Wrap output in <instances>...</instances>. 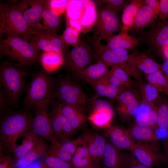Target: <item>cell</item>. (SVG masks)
I'll use <instances>...</instances> for the list:
<instances>
[{"label":"cell","mask_w":168,"mask_h":168,"mask_svg":"<svg viewBox=\"0 0 168 168\" xmlns=\"http://www.w3.org/2000/svg\"><path fill=\"white\" fill-rule=\"evenodd\" d=\"M32 119L26 113L14 112L6 115L0 123V145L13 153L18 138L31 129Z\"/></svg>","instance_id":"obj_1"},{"label":"cell","mask_w":168,"mask_h":168,"mask_svg":"<svg viewBox=\"0 0 168 168\" xmlns=\"http://www.w3.org/2000/svg\"><path fill=\"white\" fill-rule=\"evenodd\" d=\"M1 54L18 62L22 67L33 63L39 51L32 44L16 35H7L1 44Z\"/></svg>","instance_id":"obj_2"},{"label":"cell","mask_w":168,"mask_h":168,"mask_svg":"<svg viewBox=\"0 0 168 168\" xmlns=\"http://www.w3.org/2000/svg\"><path fill=\"white\" fill-rule=\"evenodd\" d=\"M0 30L7 35H19L28 41L31 30L17 5L1 3Z\"/></svg>","instance_id":"obj_3"},{"label":"cell","mask_w":168,"mask_h":168,"mask_svg":"<svg viewBox=\"0 0 168 168\" xmlns=\"http://www.w3.org/2000/svg\"><path fill=\"white\" fill-rule=\"evenodd\" d=\"M0 76L1 82L8 99L16 104L24 86L26 71L21 66L6 63L1 66Z\"/></svg>","instance_id":"obj_4"},{"label":"cell","mask_w":168,"mask_h":168,"mask_svg":"<svg viewBox=\"0 0 168 168\" xmlns=\"http://www.w3.org/2000/svg\"><path fill=\"white\" fill-rule=\"evenodd\" d=\"M54 91L53 82L51 77L45 73H38L27 86L24 105L29 108L46 101L51 102Z\"/></svg>","instance_id":"obj_5"},{"label":"cell","mask_w":168,"mask_h":168,"mask_svg":"<svg viewBox=\"0 0 168 168\" xmlns=\"http://www.w3.org/2000/svg\"><path fill=\"white\" fill-rule=\"evenodd\" d=\"M136 37L140 44L147 45L150 52H160L168 44V19L161 20L157 17L148 30L139 33Z\"/></svg>","instance_id":"obj_6"},{"label":"cell","mask_w":168,"mask_h":168,"mask_svg":"<svg viewBox=\"0 0 168 168\" xmlns=\"http://www.w3.org/2000/svg\"><path fill=\"white\" fill-rule=\"evenodd\" d=\"M98 9L93 29L94 36L107 42L121 27L120 22L117 14L113 10L101 5Z\"/></svg>","instance_id":"obj_7"},{"label":"cell","mask_w":168,"mask_h":168,"mask_svg":"<svg viewBox=\"0 0 168 168\" xmlns=\"http://www.w3.org/2000/svg\"><path fill=\"white\" fill-rule=\"evenodd\" d=\"M55 98L59 102L73 105L82 111L87 105L86 97L81 87L68 79L61 80L54 90L51 101Z\"/></svg>","instance_id":"obj_8"},{"label":"cell","mask_w":168,"mask_h":168,"mask_svg":"<svg viewBox=\"0 0 168 168\" xmlns=\"http://www.w3.org/2000/svg\"><path fill=\"white\" fill-rule=\"evenodd\" d=\"M28 41L39 50L62 53L66 46L56 31L33 29L28 38Z\"/></svg>","instance_id":"obj_9"},{"label":"cell","mask_w":168,"mask_h":168,"mask_svg":"<svg viewBox=\"0 0 168 168\" xmlns=\"http://www.w3.org/2000/svg\"><path fill=\"white\" fill-rule=\"evenodd\" d=\"M51 102L47 100L36 104L35 115L32 119L31 130L38 136L51 142L56 139L53 130L49 113V105Z\"/></svg>","instance_id":"obj_10"},{"label":"cell","mask_w":168,"mask_h":168,"mask_svg":"<svg viewBox=\"0 0 168 168\" xmlns=\"http://www.w3.org/2000/svg\"><path fill=\"white\" fill-rule=\"evenodd\" d=\"M101 40L93 36L90 41L92 53L97 61L101 62L107 66L119 65L126 62L128 54L127 50L123 49H112L100 43Z\"/></svg>","instance_id":"obj_11"},{"label":"cell","mask_w":168,"mask_h":168,"mask_svg":"<svg viewBox=\"0 0 168 168\" xmlns=\"http://www.w3.org/2000/svg\"><path fill=\"white\" fill-rule=\"evenodd\" d=\"M130 151L139 162L150 168L166 162V157L161 151L160 145H143L135 142Z\"/></svg>","instance_id":"obj_12"},{"label":"cell","mask_w":168,"mask_h":168,"mask_svg":"<svg viewBox=\"0 0 168 168\" xmlns=\"http://www.w3.org/2000/svg\"><path fill=\"white\" fill-rule=\"evenodd\" d=\"M91 52V48L81 42L65 57L64 62L67 69L77 75L90 61Z\"/></svg>","instance_id":"obj_13"},{"label":"cell","mask_w":168,"mask_h":168,"mask_svg":"<svg viewBox=\"0 0 168 168\" xmlns=\"http://www.w3.org/2000/svg\"><path fill=\"white\" fill-rule=\"evenodd\" d=\"M131 90H122L116 97L119 104L117 111L124 122L132 119L136 115L139 107L137 96Z\"/></svg>","instance_id":"obj_14"},{"label":"cell","mask_w":168,"mask_h":168,"mask_svg":"<svg viewBox=\"0 0 168 168\" xmlns=\"http://www.w3.org/2000/svg\"><path fill=\"white\" fill-rule=\"evenodd\" d=\"M82 137L94 165L102 162L107 142L104 134L88 130L86 131Z\"/></svg>","instance_id":"obj_15"},{"label":"cell","mask_w":168,"mask_h":168,"mask_svg":"<svg viewBox=\"0 0 168 168\" xmlns=\"http://www.w3.org/2000/svg\"><path fill=\"white\" fill-rule=\"evenodd\" d=\"M50 0H25L17 5L31 30L44 10L49 6Z\"/></svg>","instance_id":"obj_16"},{"label":"cell","mask_w":168,"mask_h":168,"mask_svg":"<svg viewBox=\"0 0 168 168\" xmlns=\"http://www.w3.org/2000/svg\"><path fill=\"white\" fill-rule=\"evenodd\" d=\"M125 62L136 68L145 75L158 70L161 71V65L154 60L148 50L140 51L133 50L128 55Z\"/></svg>","instance_id":"obj_17"},{"label":"cell","mask_w":168,"mask_h":168,"mask_svg":"<svg viewBox=\"0 0 168 168\" xmlns=\"http://www.w3.org/2000/svg\"><path fill=\"white\" fill-rule=\"evenodd\" d=\"M104 130V134L109 138L110 142L119 150L126 149L130 151L135 143L127 129L111 125Z\"/></svg>","instance_id":"obj_18"},{"label":"cell","mask_w":168,"mask_h":168,"mask_svg":"<svg viewBox=\"0 0 168 168\" xmlns=\"http://www.w3.org/2000/svg\"><path fill=\"white\" fill-rule=\"evenodd\" d=\"M50 116L56 139L62 141L70 139L75 131L60 112L57 103L53 108Z\"/></svg>","instance_id":"obj_19"},{"label":"cell","mask_w":168,"mask_h":168,"mask_svg":"<svg viewBox=\"0 0 168 168\" xmlns=\"http://www.w3.org/2000/svg\"><path fill=\"white\" fill-rule=\"evenodd\" d=\"M127 129L135 143L143 145H160L159 139L154 128L136 123Z\"/></svg>","instance_id":"obj_20"},{"label":"cell","mask_w":168,"mask_h":168,"mask_svg":"<svg viewBox=\"0 0 168 168\" xmlns=\"http://www.w3.org/2000/svg\"><path fill=\"white\" fill-rule=\"evenodd\" d=\"M59 110L75 131L85 124L86 118L83 111L76 106L64 102L57 103Z\"/></svg>","instance_id":"obj_21"},{"label":"cell","mask_w":168,"mask_h":168,"mask_svg":"<svg viewBox=\"0 0 168 168\" xmlns=\"http://www.w3.org/2000/svg\"><path fill=\"white\" fill-rule=\"evenodd\" d=\"M114 146L106 142L102 162L106 168H125L126 154Z\"/></svg>","instance_id":"obj_22"},{"label":"cell","mask_w":168,"mask_h":168,"mask_svg":"<svg viewBox=\"0 0 168 168\" xmlns=\"http://www.w3.org/2000/svg\"><path fill=\"white\" fill-rule=\"evenodd\" d=\"M107 66L104 63L97 61L85 68L77 75L91 86L105 78L109 71Z\"/></svg>","instance_id":"obj_23"},{"label":"cell","mask_w":168,"mask_h":168,"mask_svg":"<svg viewBox=\"0 0 168 168\" xmlns=\"http://www.w3.org/2000/svg\"><path fill=\"white\" fill-rule=\"evenodd\" d=\"M50 147L43 139L40 138L36 145L24 156L18 159L16 163L19 168H25L31 165L41 156H46Z\"/></svg>","instance_id":"obj_24"},{"label":"cell","mask_w":168,"mask_h":168,"mask_svg":"<svg viewBox=\"0 0 168 168\" xmlns=\"http://www.w3.org/2000/svg\"><path fill=\"white\" fill-rule=\"evenodd\" d=\"M158 17L154 11L144 2L140 8L130 30L140 33L150 26Z\"/></svg>","instance_id":"obj_25"},{"label":"cell","mask_w":168,"mask_h":168,"mask_svg":"<svg viewBox=\"0 0 168 168\" xmlns=\"http://www.w3.org/2000/svg\"><path fill=\"white\" fill-rule=\"evenodd\" d=\"M137 84L142 105L156 109L159 98L157 90L151 85L143 81L137 82Z\"/></svg>","instance_id":"obj_26"},{"label":"cell","mask_w":168,"mask_h":168,"mask_svg":"<svg viewBox=\"0 0 168 168\" xmlns=\"http://www.w3.org/2000/svg\"><path fill=\"white\" fill-rule=\"evenodd\" d=\"M144 2V0H143L130 1L122 12L121 31L128 33L140 8Z\"/></svg>","instance_id":"obj_27"},{"label":"cell","mask_w":168,"mask_h":168,"mask_svg":"<svg viewBox=\"0 0 168 168\" xmlns=\"http://www.w3.org/2000/svg\"><path fill=\"white\" fill-rule=\"evenodd\" d=\"M59 16L49 5L42 12L33 29L56 31L59 24Z\"/></svg>","instance_id":"obj_28"},{"label":"cell","mask_w":168,"mask_h":168,"mask_svg":"<svg viewBox=\"0 0 168 168\" xmlns=\"http://www.w3.org/2000/svg\"><path fill=\"white\" fill-rule=\"evenodd\" d=\"M107 42L106 46L108 48L123 49L126 50L133 49L140 44L136 37L130 35L128 33L122 31Z\"/></svg>","instance_id":"obj_29"},{"label":"cell","mask_w":168,"mask_h":168,"mask_svg":"<svg viewBox=\"0 0 168 168\" xmlns=\"http://www.w3.org/2000/svg\"><path fill=\"white\" fill-rule=\"evenodd\" d=\"M97 17V11L95 1L87 0L84 13L79 21L82 32L86 34L93 28Z\"/></svg>","instance_id":"obj_30"},{"label":"cell","mask_w":168,"mask_h":168,"mask_svg":"<svg viewBox=\"0 0 168 168\" xmlns=\"http://www.w3.org/2000/svg\"><path fill=\"white\" fill-rule=\"evenodd\" d=\"M114 115L113 109L92 110L88 119L95 127L104 129L111 125Z\"/></svg>","instance_id":"obj_31"},{"label":"cell","mask_w":168,"mask_h":168,"mask_svg":"<svg viewBox=\"0 0 168 168\" xmlns=\"http://www.w3.org/2000/svg\"><path fill=\"white\" fill-rule=\"evenodd\" d=\"M24 135L22 143L17 146L13 152L16 161L24 156L31 150L37 144L40 139L38 136L31 129L26 132Z\"/></svg>","instance_id":"obj_32"},{"label":"cell","mask_w":168,"mask_h":168,"mask_svg":"<svg viewBox=\"0 0 168 168\" xmlns=\"http://www.w3.org/2000/svg\"><path fill=\"white\" fill-rule=\"evenodd\" d=\"M40 59L42 65L47 72L56 70L64 62V58L62 53L53 51L44 52Z\"/></svg>","instance_id":"obj_33"},{"label":"cell","mask_w":168,"mask_h":168,"mask_svg":"<svg viewBox=\"0 0 168 168\" xmlns=\"http://www.w3.org/2000/svg\"><path fill=\"white\" fill-rule=\"evenodd\" d=\"M72 163L74 168H93V162L85 142L77 148Z\"/></svg>","instance_id":"obj_34"},{"label":"cell","mask_w":168,"mask_h":168,"mask_svg":"<svg viewBox=\"0 0 168 168\" xmlns=\"http://www.w3.org/2000/svg\"><path fill=\"white\" fill-rule=\"evenodd\" d=\"M142 105V111L136 115V123L142 126L152 128L154 125L157 127V109H153L147 106Z\"/></svg>","instance_id":"obj_35"},{"label":"cell","mask_w":168,"mask_h":168,"mask_svg":"<svg viewBox=\"0 0 168 168\" xmlns=\"http://www.w3.org/2000/svg\"><path fill=\"white\" fill-rule=\"evenodd\" d=\"M147 83L153 86L158 91L168 95V81L161 70L145 75Z\"/></svg>","instance_id":"obj_36"},{"label":"cell","mask_w":168,"mask_h":168,"mask_svg":"<svg viewBox=\"0 0 168 168\" xmlns=\"http://www.w3.org/2000/svg\"><path fill=\"white\" fill-rule=\"evenodd\" d=\"M87 0H70L66 9L67 20L79 21L84 12Z\"/></svg>","instance_id":"obj_37"},{"label":"cell","mask_w":168,"mask_h":168,"mask_svg":"<svg viewBox=\"0 0 168 168\" xmlns=\"http://www.w3.org/2000/svg\"><path fill=\"white\" fill-rule=\"evenodd\" d=\"M91 86L98 95L110 98H116L119 93L124 90L114 86L105 79Z\"/></svg>","instance_id":"obj_38"},{"label":"cell","mask_w":168,"mask_h":168,"mask_svg":"<svg viewBox=\"0 0 168 168\" xmlns=\"http://www.w3.org/2000/svg\"><path fill=\"white\" fill-rule=\"evenodd\" d=\"M51 142L60 150L73 156L78 147L84 142L81 136L74 140L70 138L58 141L55 139Z\"/></svg>","instance_id":"obj_39"},{"label":"cell","mask_w":168,"mask_h":168,"mask_svg":"<svg viewBox=\"0 0 168 168\" xmlns=\"http://www.w3.org/2000/svg\"><path fill=\"white\" fill-rule=\"evenodd\" d=\"M157 126L159 128L168 129V100L159 98L157 104Z\"/></svg>","instance_id":"obj_40"},{"label":"cell","mask_w":168,"mask_h":168,"mask_svg":"<svg viewBox=\"0 0 168 168\" xmlns=\"http://www.w3.org/2000/svg\"><path fill=\"white\" fill-rule=\"evenodd\" d=\"M109 73L116 77L125 89L131 90L135 86L134 82L119 65L112 66Z\"/></svg>","instance_id":"obj_41"},{"label":"cell","mask_w":168,"mask_h":168,"mask_svg":"<svg viewBox=\"0 0 168 168\" xmlns=\"http://www.w3.org/2000/svg\"><path fill=\"white\" fill-rule=\"evenodd\" d=\"M81 32L75 28L67 25L65 30L60 36L66 46L70 45L74 47L81 42L80 38Z\"/></svg>","instance_id":"obj_42"},{"label":"cell","mask_w":168,"mask_h":168,"mask_svg":"<svg viewBox=\"0 0 168 168\" xmlns=\"http://www.w3.org/2000/svg\"><path fill=\"white\" fill-rule=\"evenodd\" d=\"M129 0H97L96 4L106 7L117 14L123 12L124 8L129 3Z\"/></svg>","instance_id":"obj_43"},{"label":"cell","mask_w":168,"mask_h":168,"mask_svg":"<svg viewBox=\"0 0 168 168\" xmlns=\"http://www.w3.org/2000/svg\"><path fill=\"white\" fill-rule=\"evenodd\" d=\"M45 156L43 164L49 168H74L72 163L50 155Z\"/></svg>","instance_id":"obj_44"},{"label":"cell","mask_w":168,"mask_h":168,"mask_svg":"<svg viewBox=\"0 0 168 168\" xmlns=\"http://www.w3.org/2000/svg\"><path fill=\"white\" fill-rule=\"evenodd\" d=\"M129 77L135 79L137 82L143 81L144 76L142 72L136 68L125 62L119 65Z\"/></svg>","instance_id":"obj_45"},{"label":"cell","mask_w":168,"mask_h":168,"mask_svg":"<svg viewBox=\"0 0 168 168\" xmlns=\"http://www.w3.org/2000/svg\"><path fill=\"white\" fill-rule=\"evenodd\" d=\"M47 155L54 156L62 160L70 163L72 162L73 156L60 150L52 144H51L49 151Z\"/></svg>","instance_id":"obj_46"},{"label":"cell","mask_w":168,"mask_h":168,"mask_svg":"<svg viewBox=\"0 0 168 168\" xmlns=\"http://www.w3.org/2000/svg\"><path fill=\"white\" fill-rule=\"evenodd\" d=\"M70 0H50L49 7L59 15L66 10Z\"/></svg>","instance_id":"obj_47"},{"label":"cell","mask_w":168,"mask_h":168,"mask_svg":"<svg viewBox=\"0 0 168 168\" xmlns=\"http://www.w3.org/2000/svg\"><path fill=\"white\" fill-rule=\"evenodd\" d=\"M125 168H150L139 162L132 153L126 154Z\"/></svg>","instance_id":"obj_48"},{"label":"cell","mask_w":168,"mask_h":168,"mask_svg":"<svg viewBox=\"0 0 168 168\" xmlns=\"http://www.w3.org/2000/svg\"><path fill=\"white\" fill-rule=\"evenodd\" d=\"M16 163L12 156L3 155L0 158V168H16Z\"/></svg>","instance_id":"obj_49"},{"label":"cell","mask_w":168,"mask_h":168,"mask_svg":"<svg viewBox=\"0 0 168 168\" xmlns=\"http://www.w3.org/2000/svg\"><path fill=\"white\" fill-rule=\"evenodd\" d=\"M160 9L158 17L161 20L168 19V0H160Z\"/></svg>","instance_id":"obj_50"},{"label":"cell","mask_w":168,"mask_h":168,"mask_svg":"<svg viewBox=\"0 0 168 168\" xmlns=\"http://www.w3.org/2000/svg\"><path fill=\"white\" fill-rule=\"evenodd\" d=\"M144 2L158 16L160 12V1L159 0H144Z\"/></svg>","instance_id":"obj_51"},{"label":"cell","mask_w":168,"mask_h":168,"mask_svg":"<svg viewBox=\"0 0 168 168\" xmlns=\"http://www.w3.org/2000/svg\"><path fill=\"white\" fill-rule=\"evenodd\" d=\"M105 79L112 85L120 89H125L120 82L116 77L109 72Z\"/></svg>","instance_id":"obj_52"},{"label":"cell","mask_w":168,"mask_h":168,"mask_svg":"<svg viewBox=\"0 0 168 168\" xmlns=\"http://www.w3.org/2000/svg\"><path fill=\"white\" fill-rule=\"evenodd\" d=\"M67 25L75 28L82 32V28L79 21L67 20Z\"/></svg>","instance_id":"obj_53"},{"label":"cell","mask_w":168,"mask_h":168,"mask_svg":"<svg viewBox=\"0 0 168 168\" xmlns=\"http://www.w3.org/2000/svg\"><path fill=\"white\" fill-rule=\"evenodd\" d=\"M161 69L164 76L168 81V59H166L162 64Z\"/></svg>","instance_id":"obj_54"},{"label":"cell","mask_w":168,"mask_h":168,"mask_svg":"<svg viewBox=\"0 0 168 168\" xmlns=\"http://www.w3.org/2000/svg\"><path fill=\"white\" fill-rule=\"evenodd\" d=\"M160 52L161 53L166 59H168V44L164 46Z\"/></svg>","instance_id":"obj_55"},{"label":"cell","mask_w":168,"mask_h":168,"mask_svg":"<svg viewBox=\"0 0 168 168\" xmlns=\"http://www.w3.org/2000/svg\"><path fill=\"white\" fill-rule=\"evenodd\" d=\"M164 153L166 157V163L168 166V143L165 141L164 143Z\"/></svg>","instance_id":"obj_56"},{"label":"cell","mask_w":168,"mask_h":168,"mask_svg":"<svg viewBox=\"0 0 168 168\" xmlns=\"http://www.w3.org/2000/svg\"><path fill=\"white\" fill-rule=\"evenodd\" d=\"M1 91V102H0V106L1 108H2L4 107L5 105V98H4V97L3 96V95L2 93V91Z\"/></svg>","instance_id":"obj_57"},{"label":"cell","mask_w":168,"mask_h":168,"mask_svg":"<svg viewBox=\"0 0 168 168\" xmlns=\"http://www.w3.org/2000/svg\"><path fill=\"white\" fill-rule=\"evenodd\" d=\"M92 168H106L105 166L103 165L102 162L101 163L94 164L93 165V167Z\"/></svg>","instance_id":"obj_58"},{"label":"cell","mask_w":168,"mask_h":168,"mask_svg":"<svg viewBox=\"0 0 168 168\" xmlns=\"http://www.w3.org/2000/svg\"><path fill=\"white\" fill-rule=\"evenodd\" d=\"M38 168H49L44 164H43Z\"/></svg>","instance_id":"obj_59"},{"label":"cell","mask_w":168,"mask_h":168,"mask_svg":"<svg viewBox=\"0 0 168 168\" xmlns=\"http://www.w3.org/2000/svg\"><path fill=\"white\" fill-rule=\"evenodd\" d=\"M166 140L168 142V139H167V140Z\"/></svg>","instance_id":"obj_60"},{"label":"cell","mask_w":168,"mask_h":168,"mask_svg":"<svg viewBox=\"0 0 168 168\" xmlns=\"http://www.w3.org/2000/svg\"><path fill=\"white\" fill-rule=\"evenodd\" d=\"M166 141L167 142H168L167 140H166Z\"/></svg>","instance_id":"obj_61"}]
</instances>
